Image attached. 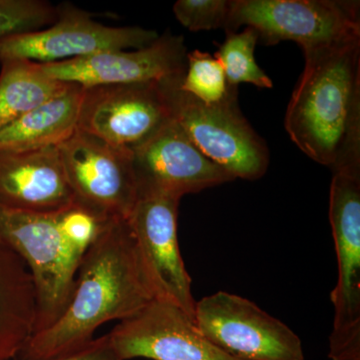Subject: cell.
Segmentation results:
<instances>
[{"label": "cell", "instance_id": "1", "mask_svg": "<svg viewBox=\"0 0 360 360\" xmlns=\"http://www.w3.org/2000/svg\"><path fill=\"white\" fill-rule=\"evenodd\" d=\"M155 300L127 219L108 220L82 258L65 312L32 335L20 360L82 347L105 322L129 319Z\"/></svg>", "mask_w": 360, "mask_h": 360}, {"label": "cell", "instance_id": "2", "mask_svg": "<svg viewBox=\"0 0 360 360\" xmlns=\"http://www.w3.org/2000/svg\"><path fill=\"white\" fill-rule=\"evenodd\" d=\"M284 127L305 155L331 168L360 162V37L304 53Z\"/></svg>", "mask_w": 360, "mask_h": 360}, {"label": "cell", "instance_id": "3", "mask_svg": "<svg viewBox=\"0 0 360 360\" xmlns=\"http://www.w3.org/2000/svg\"><path fill=\"white\" fill-rule=\"evenodd\" d=\"M105 222L77 205L49 213L0 207V241L20 255L34 283V335L65 312L82 258Z\"/></svg>", "mask_w": 360, "mask_h": 360}, {"label": "cell", "instance_id": "4", "mask_svg": "<svg viewBox=\"0 0 360 360\" xmlns=\"http://www.w3.org/2000/svg\"><path fill=\"white\" fill-rule=\"evenodd\" d=\"M182 78L163 82L172 120L208 160L234 179L264 176L269 149L239 110L238 92L220 103L205 104L180 89Z\"/></svg>", "mask_w": 360, "mask_h": 360}, {"label": "cell", "instance_id": "5", "mask_svg": "<svg viewBox=\"0 0 360 360\" xmlns=\"http://www.w3.org/2000/svg\"><path fill=\"white\" fill-rule=\"evenodd\" d=\"M329 222L338 259L330 360H360V162L333 168Z\"/></svg>", "mask_w": 360, "mask_h": 360}, {"label": "cell", "instance_id": "6", "mask_svg": "<svg viewBox=\"0 0 360 360\" xmlns=\"http://www.w3.org/2000/svg\"><path fill=\"white\" fill-rule=\"evenodd\" d=\"M255 28L274 45L292 40L303 53L360 37L359 2L335 0H231L225 32Z\"/></svg>", "mask_w": 360, "mask_h": 360}, {"label": "cell", "instance_id": "7", "mask_svg": "<svg viewBox=\"0 0 360 360\" xmlns=\"http://www.w3.org/2000/svg\"><path fill=\"white\" fill-rule=\"evenodd\" d=\"M58 149L78 206L104 221L129 219L139 200L131 150L78 129Z\"/></svg>", "mask_w": 360, "mask_h": 360}, {"label": "cell", "instance_id": "8", "mask_svg": "<svg viewBox=\"0 0 360 360\" xmlns=\"http://www.w3.org/2000/svg\"><path fill=\"white\" fill-rule=\"evenodd\" d=\"M194 322L227 354L243 360H304L302 340L248 298L217 291L196 302Z\"/></svg>", "mask_w": 360, "mask_h": 360}, {"label": "cell", "instance_id": "9", "mask_svg": "<svg viewBox=\"0 0 360 360\" xmlns=\"http://www.w3.org/2000/svg\"><path fill=\"white\" fill-rule=\"evenodd\" d=\"M155 30L137 26L104 25L77 9L58 11V18L46 30L14 34L0 40V63L25 59L52 63L85 58L105 51L148 46L158 39Z\"/></svg>", "mask_w": 360, "mask_h": 360}, {"label": "cell", "instance_id": "10", "mask_svg": "<svg viewBox=\"0 0 360 360\" xmlns=\"http://www.w3.org/2000/svg\"><path fill=\"white\" fill-rule=\"evenodd\" d=\"M172 120L163 82L84 87L78 130L134 150Z\"/></svg>", "mask_w": 360, "mask_h": 360}, {"label": "cell", "instance_id": "11", "mask_svg": "<svg viewBox=\"0 0 360 360\" xmlns=\"http://www.w3.org/2000/svg\"><path fill=\"white\" fill-rule=\"evenodd\" d=\"M179 198L139 196L127 222L155 300L176 305L194 319L195 300L177 238Z\"/></svg>", "mask_w": 360, "mask_h": 360}, {"label": "cell", "instance_id": "12", "mask_svg": "<svg viewBox=\"0 0 360 360\" xmlns=\"http://www.w3.org/2000/svg\"><path fill=\"white\" fill-rule=\"evenodd\" d=\"M132 163L139 196L156 193L181 200L236 180L208 160L172 118L132 150Z\"/></svg>", "mask_w": 360, "mask_h": 360}, {"label": "cell", "instance_id": "13", "mask_svg": "<svg viewBox=\"0 0 360 360\" xmlns=\"http://www.w3.org/2000/svg\"><path fill=\"white\" fill-rule=\"evenodd\" d=\"M186 54L184 37L165 33L143 49L101 52L85 58L39 65L47 77L87 89L165 82L184 77Z\"/></svg>", "mask_w": 360, "mask_h": 360}, {"label": "cell", "instance_id": "14", "mask_svg": "<svg viewBox=\"0 0 360 360\" xmlns=\"http://www.w3.org/2000/svg\"><path fill=\"white\" fill-rule=\"evenodd\" d=\"M108 335L122 360H243L213 345L186 312L162 300H153Z\"/></svg>", "mask_w": 360, "mask_h": 360}, {"label": "cell", "instance_id": "15", "mask_svg": "<svg viewBox=\"0 0 360 360\" xmlns=\"http://www.w3.org/2000/svg\"><path fill=\"white\" fill-rule=\"evenodd\" d=\"M75 205L58 148L0 151V207L49 213Z\"/></svg>", "mask_w": 360, "mask_h": 360}, {"label": "cell", "instance_id": "16", "mask_svg": "<svg viewBox=\"0 0 360 360\" xmlns=\"http://www.w3.org/2000/svg\"><path fill=\"white\" fill-rule=\"evenodd\" d=\"M37 292L20 255L0 241V360L20 356L34 335Z\"/></svg>", "mask_w": 360, "mask_h": 360}, {"label": "cell", "instance_id": "17", "mask_svg": "<svg viewBox=\"0 0 360 360\" xmlns=\"http://www.w3.org/2000/svg\"><path fill=\"white\" fill-rule=\"evenodd\" d=\"M84 87L71 84L51 101L0 129V151L22 153L58 148L78 129Z\"/></svg>", "mask_w": 360, "mask_h": 360}, {"label": "cell", "instance_id": "18", "mask_svg": "<svg viewBox=\"0 0 360 360\" xmlns=\"http://www.w3.org/2000/svg\"><path fill=\"white\" fill-rule=\"evenodd\" d=\"M70 86V84L47 77L39 63L25 59L1 61L0 129Z\"/></svg>", "mask_w": 360, "mask_h": 360}, {"label": "cell", "instance_id": "19", "mask_svg": "<svg viewBox=\"0 0 360 360\" xmlns=\"http://www.w3.org/2000/svg\"><path fill=\"white\" fill-rule=\"evenodd\" d=\"M225 32L226 37L217 44L219 51L214 58L224 66L229 87L238 89L240 84H250L259 89H271L272 80L255 61V46L259 40L257 30L245 26L241 32Z\"/></svg>", "mask_w": 360, "mask_h": 360}, {"label": "cell", "instance_id": "20", "mask_svg": "<svg viewBox=\"0 0 360 360\" xmlns=\"http://www.w3.org/2000/svg\"><path fill=\"white\" fill-rule=\"evenodd\" d=\"M179 87L205 104L220 103L238 92L227 85L224 66L219 59L198 49L187 52L186 73Z\"/></svg>", "mask_w": 360, "mask_h": 360}, {"label": "cell", "instance_id": "21", "mask_svg": "<svg viewBox=\"0 0 360 360\" xmlns=\"http://www.w3.org/2000/svg\"><path fill=\"white\" fill-rule=\"evenodd\" d=\"M58 9L41 0H0V40L52 25Z\"/></svg>", "mask_w": 360, "mask_h": 360}, {"label": "cell", "instance_id": "22", "mask_svg": "<svg viewBox=\"0 0 360 360\" xmlns=\"http://www.w3.org/2000/svg\"><path fill=\"white\" fill-rule=\"evenodd\" d=\"M231 0H179L174 6L175 18L191 32L226 30Z\"/></svg>", "mask_w": 360, "mask_h": 360}, {"label": "cell", "instance_id": "23", "mask_svg": "<svg viewBox=\"0 0 360 360\" xmlns=\"http://www.w3.org/2000/svg\"><path fill=\"white\" fill-rule=\"evenodd\" d=\"M34 360H122L113 347L110 335L90 340L82 347L75 348L47 359Z\"/></svg>", "mask_w": 360, "mask_h": 360}]
</instances>
